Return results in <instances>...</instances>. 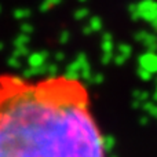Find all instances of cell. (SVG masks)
I'll use <instances>...</instances> for the list:
<instances>
[{
    "label": "cell",
    "mask_w": 157,
    "mask_h": 157,
    "mask_svg": "<svg viewBox=\"0 0 157 157\" xmlns=\"http://www.w3.org/2000/svg\"><path fill=\"white\" fill-rule=\"evenodd\" d=\"M0 157H106L86 84L0 75Z\"/></svg>",
    "instance_id": "6da1fadb"
}]
</instances>
